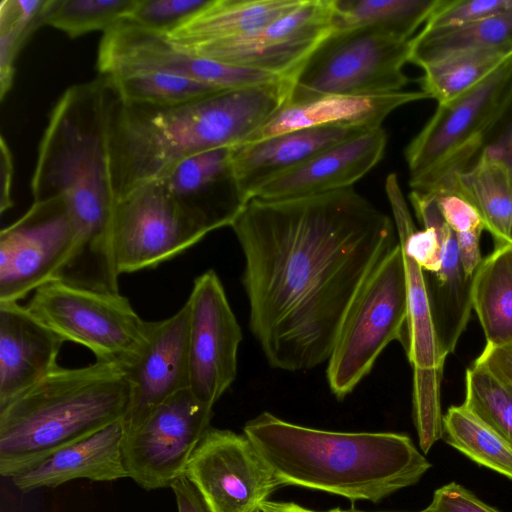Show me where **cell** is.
Instances as JSON below:
<instances>
[{
    "instance_id": "cell-3",
    "label": "cell",
    "mask_w": 512,
    "mask_h": 512,
    "mask_svg": "<svg viewBox=\"0 0 512 512\" xmlns=\"http://www.w3.org/2000/svg\"><path fill=\"white\" fill-rule=\"evenodd\" d=\"M243 433L282 486H300L349 499L380 502L417 483L431 467L409 436L336 432L284 421L263 412Z\"/></svg>"
},
{
    "instance_id": "cell-22",
    "label": "cell",
    "mask_w": 512,
    "mask_h": 512,
    "mask_svg": "<svg viewBox=\"0 0 512 512\" xmlns=\"http://www.w3.org/2000/svg\"><path fill=\"white\" fill-rule=\"evenodd\" d=\"M366 131L349 126L313 127L232 147L231 164L237 186L248 202L272 178Z\"/></svg>"
},
{
    "instance_id": "cell-6",
    "label": "cell",
    "mask_w": 512,
    "mask_h": 512,
    "mask_svg": "<svg viewBox=\"0 0 512 512\" xmlns=\"http://www.w3.org/2000/svg\"><path fill=\"white\" fill-rule=\"evenodd\" d=\"M410 51L411 40L381 30H333L291 78L288 104L402 91L409 82L403 68Z\"/></svg>"
},
{
    "instance_id": "cell-2",
    "label": "cell",
    "mask_w": 512,
    "mask_h": 512,
    "mask_svg": "<svg viewBox=\"0 0 512 512\" xmlns=\"http://www.w3.org/2000/svg\"><path fill=\"white\" fill-rule=\"evenodd\" d=\"M290 91L291 79L284 78L156 107L122 101L113 90L109 157L115 202L180 160L242 144L289 103Z\"/></svg>"
},
{
    "instance_id": "cell-27",
    "label": "cell",
    "mask_w": 512,
    "mask_h": 512,
    "mask_svg": "<svg viewBox=\"0 0 512 512\" xmlns=\"http://www.w3.org/2000/svg\"><path fill=\"white\" fill-rule=\"evenodd\" d=\"M472 307L486 345L512 344V244L497 245L473 275Z\"/></svg>"
},
{
    "instance_id": "cell-16",
    "label": "cell",
    "mask_w": 512,
    "mask_h": 512,
    "mask_svg": "<svg viewBox=\"0 0 512 512\" xmlns=\"http://www.w3.org/2000/svg\"><path fill=\"white\" fill-rule=\"evenodd\" d=\"M186 302L189 389L199 401L213 407L236 378L241 328L214 270L195 278Z\"/></svg>"
},
{
    "instance_id": "cell-47",
    "label": "cell",
    "mask_w": 512,
    "mask_h": 512,
    "mask_svg": "<svg viewBox=\"0 0 512 512\" xmlns=\"http://www.w3.org/2000/svg\"><path fill=\"white\" fill-rule=\"evenodd\" d=\"M257 512H261V511L259 510V511H257Z\"/></svg>"
},
{
    "instance_id": "cell-12",
    "label": "cell",
    "mask_w": 512,
    "mask_h": 512,
    "mask_svg": "<svg viewBox=\"0 0 512 512\" xmlns=\"http://www.w3.org/2000/svg\"><path fill=\"white\" fill-rule=\"evenodd\" d=\"M334 3L335 0H303L262 28L184 52L291 79L334 30Z\"/></svg>"
},
{
    "instance_id": "cell-21",
    "label": "cell",
    "mask_w": 512,
    "mask_h": 512,
    "mask_svg": "<svg viewBox=\"0 0 512 512\" xmlns=\"http://www.w3.org/2000/svg\"><path fill=\"white\" fill-rule=\"evenodd\" d=\"M65 340L19 302H0V407L47 376Z\"/></svg>"
},
{
    "instance_id": "cell-46",
    "label": "cell",
    "mask_w": 512,
    "mask_h": 512,
    "mask_svg": "<svg viewBox=\"0 0 512 512\" xmlns=\"http://www.w3.org/2000/svg\"><path fill=\"white\" fill-rule=\"evenodd\" d=\"M344 512H364V511L357 510V509H355L354 507H352V508H350V509L344 510Z\"/></svg>"
},
{
    "instance_id": "cell-15",
    "label": "cell",
    "mask_w": 512,
    "mask_h": 512,
    "mask_svg": "<svg viewBox=\"0 0 512 512\" xmlns=\"http://www.w3.org/2000/svg\"><path fill=\"white\" fill-rule=\"evenodd\" d=\"M97 68L102 76L154 72L236 90L276 82L282 77L197 57L172 44L163 33L125 19L103 32Z\"/></svg>"
},
{
    "instance_id": "cell-42",
    "label": "cell",
    "mask_w": 512,
    "mask_h": 512,
    "mask_svg": "<svg viewBox=\"0 0 512 512\" xmlns=\"http://www.w3.org/2000/svg\"><path fill=\"white\" fill-rule=\"evenodd\" d=\"M482 231L483 230H475L456 234L462 267L466 276L469 278L473 277L482 262L480 253Z\"/></svg>"
},
{
    "instance_id": "cell-19",
    "label": "cell",
    "mask_w": 512,
    "mask_h": 512,
    "mask_svg": "<svg viewBox=\"0 0 512 512\" xmlns=\"http://www.w3.org/2000/svg\"><path fill=\"white\" fill-rule=\"evenodd\" d=\"M387 141L382 126L368 130L272 178L253 198L278 200L351 188L381 161Z\"/></svg>"
},
{
    "instance_id": "cell-7",
    "label": "cell",
    "mask_w": 512,
    "mask_h": 512,
    "mask_svg": "<svg viewBox=\"0 0 512 512\" xmlns=\"http://www.w3.org/2000/svg\"><path fill=\"white\" fill-rule=\"evenodd\" d=\"M512 84V54L479 84L438 104L404 151L412 191L433 192L476 160L482 136Z\"/></svg>"
},
{
    "instance_id": "cell-40",
    "label": "cell",
    "mask_w": 512,
    "mask_h": 512,
    "mask_svg": "<svg viewBox=\"0 0 512 512\" xmlns=\"http://www.w3.org/2000/svg\"><path fill=\"white\" fill-rule=\"evenodd\" d=\"M433 195L443 219L456 234L485 230V224L479 212L467 200L453 193Z\"/></svg>"
},
{
    "instance_id": "cell-35",
    "label": "cell",
    "mask_w": 512,
    "mask_h": 512,
    "mask_svg": "<svg viewBox=\"0 0 512 512\" xmlns=\"http://www.w3.org/2000/svg\"><path fill=\"white\" fill-rule=\"evenodd\" d=\"M136 0H50L45 25L70 38L107 31L125 19Z\"/></svg>"
},
{
    "instance_id": "cell-13",
    "label": "cell",
    "mask_w": 512,
    "mask_h": 512,
    "mask_svg": "<svg viewBox=\"0 0 512 512\" xmlns=\"http://www.w3.org/2000/svg\"><path fill=\"white\" fill-rule=\"evenodd\" d=\"M111 226L119 275L155 268L206 236L180 213L159 179L117 200Z\"/></svg>"
},
{
    "instance_id": "cell-14",
    "label": "cell",
    "mask_w": 512,
    "mask_h": 512,
    "mask_svg": "<svg viewBox=\"0 0 512 512\" xmlns=\"http://www.w3.org/2000/svg\"><path fill=\"white\" fill-rule=\"evenodd\" d=\"M185 477L208 512H257L282 487L244 433L212 427L194 450Z\"/></svg>"
},
{
    "instance_id": "cell-39",
    "label": "cell",
    "mask_w": 512,
    "mask_h": 512,
    "mask_svg": "<svg viewBox=\"0 0 512 512\" xmlns=\"http://www.w3.org/2000/svg\"><path fill=\"white\" fill-rule=\"evenodd\" d=\"M420 512H500L463 486L451 482L438 488L428 507Z\"/></svg>"
},
{
    "instance_id": "cell-34",
    "label": "cell",
    "mask_w": 512,
    "mask_h": 512,
    "mask_svg": "<svg viewBox=\"0 0 512 512\" xmlns=\"http://www.w3.org/2000/svg\"><path fill=\"white\" fill-rule=\"evenodd\" d=\"M512 445V386L474 361L465 373L462 404Z\"/></svg>"
},
{
    "instance_id": "cell-45",
    "label": "cell",
    "mask_w": 512,
    "mask_h": 512,
    "mask_svg": "<svg viewBox=\"0 0 512 512\" xmlns=\"http://www.w3.org/2000/svg\"><path fill=\"white\" fill-rule=\"evenodd\" d=\"M261 512H344L341 508H334L328 511H315L300 506L294 502H282L266 500L260 506Z\"/></svg>"
},
{
    "instance_id": "cell-32",
    "label": "cell",
    "mask_w": 512,
    "mask_h": 512,
    "mask_svg": "<svg viewBox=\"0 0 512 512\" xmlns=\"http://www.w3.org/2000/svg\"><path fill=\"white\" fill-rule=\"evenodd\" d=\"M105 77L122 101L156 107L186 104L226 91L208 83L163 73L140 72Z\"/></svg>"
},
{
    "instance_id": "cell-4",
    "label": "cell",
    "mask_w": 512,
    "mask_h": 512,
    "mask_svg": "<svg viewBox=\"0 0 512 512\" xmlns=\"http://www.w3.org/2000/svg\"><path fill=\"white\" fill-rule=\"evenodd\" d=\"M112 97L113 89L101 75L65 90L51 112L31 181L34 201L65 199L76 231L74 254L86 262L112 253Z\"/></svg>"
},
{
    "instance_id": "cell-28",
    "label": "cell",
    "mask_w": 512,
    "mask_h": 512,
    "mask_svg": "<svg viewBox=\"0 0 512 512\" xmlns=\"http://www.w3.org/2000/svg\"><path fill=\"white\" fill-rule=\"evenodd\" d=\"M512 46V11L454 28H423L411 40L409 62L421 67L471 50Z\"/></svg>"
},
{
    "instance_id": "cell-1",
    "label": "cell",
    "mask_w": 512,
    "mask_h": 512,
    "mask_svg": "<svg viewBox=\"0 0 512 512\" xmlns=\"http://www.w3.org/2000/svg\"><path fill=\"white\" fill-rule=\"evenodd\" d=\"M231 228L242 249L249 328L269 365L328 361L362 286L399 242L394 221L353 187L247 202Z\"/></svg>"
},
{
    "instance_id": "cell-11",
    "label": "cell",
    "mask_w": 512,
    "mask_h": 512,
    "mask_svg": "<svg viewBox=\"0 0 512 512\" xmlns=\"http://www.w3.org/2000/svg\"><path fill=\"white\" fill-rule=\"evenodd\" d=\"M213 407L189 388L163 402L137 430L124 435L123 461L128 477L141 488L171 486L185 475L188 462L211 427Z\"/></svg>"
},
{
    "instance_id": "cell-24",
    "label": "cell",
    "mask_w": 512,
    "mask_h": 512,
    "mask_svg": "<svg viewBox=\"0 0 512 512\" xmlns=\"http://www.w3.org/2000/svg\"><path fill=\"white\" fill-rule=\"evenodd\" d=\"M125 435L123 420L53 453L35 466L12 477L22 492L43 487H55L75 479L104 482L128 477L122 442Z\"/></svg>"
},
{
    "instance_id": "cell-44",
    "label": "cell",
    "mask_w": 512,
    "mask_h": 512,
    "mask_svg": "<svg viewBox=\"0 0 512 512\" xmlns=\"http://www.w3.org/2000/svg\"><path fill=\"white\" fill-rule=\"evenodd\" d=\"M170 487L175 495L178 512H208L201 496L185 475Z\"/></svg>"
},
{
    "instance_id": "cell-17",
    "label": "cell",
    "mask_w": 512,
    "mask_h": 512,
    "mask_svg": "<svg viewBox=\"0 0 512 512\" xmlns=\"http://www.w3.org/2000/svg\"><path fill=\"white\" fill-rule=\"evenodd\" d=\"M130 399L123 418L125 435L141 427L154 410L189 388V305L172 316L149 322L146 345L126 370Z\"/></svg>"
},
{
    "instance_id": "cell-20",
    "label": "cell",
    "mask_w": 512,
    "mask_h": 512,
    "mask_svg": "<svg viewBox=\"0 0 512 512\" xmlns=\"http://www.w3.org/2000/svg\"><path fill=\"white\" fill-rule=\"evenodd\" d=\"M409 200L423 227H432L442 243V263L438 272L425 273L428 296L442 356L453 353L472 311L473 277L466 276L456 233L448 226L431 193L412 191Z\"/></svg>"
},
{
    "instance_id": "cell-25",
    "label": "cell",
    "mask_w": 512,
    "mask_h": 512,
    "mask_svg": "<svg viewBox=\"0 0 512 512\" xmlns=\"http://www.w3.org/2000/svg\"><path fill=\"white\" fill-rule=\"evenodd\" d=\"M303 0H209L195 14L165 34L177 48L236 38L271 23Z\"/></svg>"
},
{
    "instance_id": "cell-38",
    "label": "cell",
    "mask_w": 512,
    "mask_h": 512,
    "mask_svg": "<svg viewBox=\"0 0 512 512\" xmlns=\"http://www.w3.org/2000/svg\"><path fill=\"white\" fill-rule=\"evenodd\" d=\"M479 155L502 163L512 178V84L482 136Z\"/></svg>"
},
{
    "instance_id": "cell-30",
    "label": "cell",
    "mask_w": 512,
    "mask_h": 512,
    "mask_svg": "<svg viewBox=\"0 0 512 512\" xmlns=\"http://www.w3.org/2000/svg\"><path fill=\"white\" fill-rule=\"evenodd\" d=\"M512 54V46L459 52L423 68L422 91L437 104L448 103L493 73Z\"/></svg>"
},
{
    "instance_id": "cell-23",
    "label": "cell",
    "mask_w": 512,
    "mask_h": 512,
    "mask_svg": "<svg viewBox=\"0 0 512 512\" xmlns=\"http://www.w3.org/2000/svg\"><path fill=\"white\" fill-rule=\"evenodd\" d=\"M429 99L420 91L377 95H333L302 104H288L240 145L313 127L349 126L366 130L382 126L384 119L408 103Z\"/></svg>"
},
{
    "instance_id": "cell-43",
    "label": "cell",
    "mask_w": 512,
    "mask_h": 512,
    "mask_svg": "<svg viewBox=\"0 0 512 512\" xmlns=\"http://www.w3.org/2000/svg\"><path fill=\"white\" fill-rule=\"evenodd\" d=\"M13 157L3 135L0 141V212L3 214L13 205L11 187L13 179Z\"/></svg>"
},
{
    "instance_id": "cell-9",
    "label": "cell",
    "mask_w": 512,
    "mask_h": 512,
    "mask_svg": "<svg viewBox=\"0 0 512 512\" xmlns=\"http://www.w3.org/2000/svg\"><path fill=\"white\" fill-rule=\"evenodd\" d=\"M42 324L66 341L89 349L96 361L129 369L140 357L149 322L120 292L94 291L53 280L25 305Z\"/></svg>"
},
{
    "instance_id": "cell-33",
    "label": "cell",
    "mask_w": 512,
    "mask_h": 512,
    "mask_svg": "<svg viewBox=\"0 0 512 512\" xmlns=\"http://www.w3.org/2000/svg\"><path fill=\"white\" fill-rule=\"evenodd\" d=\"M50 0H2L0 3V98L12 87L15 62L30 36L45 25Z\"/></svg>"
},
{
    "instance_id": "cell-29",
    "label": "cell",
    "mask_w": 512,
    "mask_h": 512,
    "mask_svg": "<svg viewBox=\"0 0 512 512\" xmlns=\"http://www.w3.org/2000/svg\"><path fill=\"white\" fill-rule=\"evenodd\" d=\"M440 0H335L334 30L372 28L412 40Z\"/></svg>"
},
{
    "instance_id": "cell-37",
    "label": "cell",
    "mask_w": 512,
    "mask_h": 512,
    "mask_svg": "<svg viewBox=\"0 0 512 512\" xmlns=\"http://www.w3.org/2000/svg\"><path fill=\"white\" fill-rule=\"evenodd\" d=\"M509 11L512 0H440L423 28H454Z\"/></svg>"
},
{
    "instance_id": "cell-36",
    "label": "cell",
    "mask_w": 512,
    "mask_h": 512,
    "mask_svg": "<svg viewBox=\"0 0 512 512\" xmlns=\"http://www.w3.org/2000/svg\"><path fill=\"white\" fill-rule=\"evenodd\" d=\"M209 0H136L125 20L167 34L203 8Z\"/></svg>"
},
{
    "instance_id": "cell-26",
    "label": "cell",
    "mask_w": 512,
    "mask_h": 512,
    "mask_svg": "<svg viewBox=\"0 0 512 512\" xmlns=\"http://www.w3.org/2000/svg\"><path fill=\"white\" fill-rule=\"evenodd\" d=\"M439 193H453L472 204L496 246L512 244V178L502 163L479 155L469 168L433 192Z\"/></svg>"
},
{
    "instance_id": "cell-41",
    "label": "cell",
    "mask_w": 512,
    "mask_h": 512,
    "mask_svg": "<svg viewBox=\"0 0 512 512\" xmlns=\"http://www.w3.org/2000/svg\"><path fill=\"white\" fill-rule=\"evenodd\" d=\"M475 362L487 366L512 386V344L501 347L485 346Z\"/></svg>"
},
{
    "instance_id": "cell-8",
    "label": "cell",
    "mask_w": 512,
    "mask_h": 512,
    "mask_svg": "<svg viewBox=\"0 0 512 512\" xmlns=\"http://www.w3.org/2000/svg\"><path fill=\"white\" fill-rule=\"evenodd\" d=\"M407 313L405 265L398 242L354 299L327 361L328 384L337 399H344L370 373L390 342H402Z\"/></svg>"
},
{
    "instance_id": "cell-18",
    "label": "cell",
    "mask_w": 512,
    "mask_h": 512,
    "mask_svg": "<svg viewBox=\"0 0 512 512\" xmlns=\"http://www.w3.org/2000/svg\"><path fill=\"white\" fill-rule=\"evenodd\" d=\"M231 149L222 147L187 157L157 178L180 213L205 235L231 227L247 204L233 174Z\"/></svg>"
},
{
    "instance_id": "cell-31",
    "label": "cell",
    "mask_w": 512,
    "mask_h": 512,
    "mask_svg": "<svg viewBox=\"0 0 512 512\" xmlns=\"http://www.w3.org/2000/svg\"><path fill=\"white\" fill-rule=\"evenodd\" d=\"M443 429L449 445L512 479V445L472 411L463 405L451 406L443 416Z\"/></svg>"
},
{
    "instance_id": "cell-5",
    "label": "cell",
    "mask_w": 512,
    "mask_h": 512,
    "mask_svg": "<svg viewBox=\"0 0 512 512\" xmlns=\"http://www.w3.org/2000/svg\"><path fill=\"white\" fill-rule=\"evenodd\" d=\"M130 399L127 371L96 361L57 366L0 407V475L12 478L56 451L123 420Z\"/></svg>"
},
{
    "instance_id": "cell-10",
    "label": "cell",
    "mask_w": 512,
    "mask_h": 512,
    "mask_svg": "<svg viewBox=\"0 0 512 512\" xmlns=\"http://www.w3.org/2000/svg\"><path fill=\"white\" fill-rule=\"evenodd\" d=\"M75 243L76 231L65 199L34 201L0 232V302H19L55 280Z\"/></svg>"
}]
</instances>
